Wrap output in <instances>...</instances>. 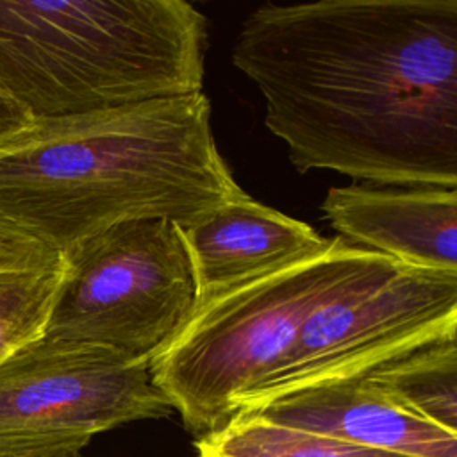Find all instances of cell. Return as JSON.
<instances>
[{
    "instance_id": "cell-15",
    "label": "cell",
    "mask_w": 457,
    "mask_h": 457,
    "mask_svg": "<svg viewBox=\"0 0 457 457\" xmlns=\"http://www.w3.org/2000/svg\"><path fill=\"white\" fill-rule=\"evenodd\" d=\"M32 123L30 116L0 86V141Z\"/></svg>"
},
{
    "instance_id": "cell-14",
    "label": "cell",
    "mask_w": 457,
    "mask_h": 457,
    "mask_svg": "<svg viewBox=\"0 0 457 457\" xmlns=\"http://www.w3.org/2000/svg\"><path fill=\"white\" fill-rule=\"evenodd\" d=\"M61 261V252L0 212V271L52 268Z\"/></svg>"
},
{
    "instance_id": "cell-9",
    "label": "cell",
    "mask_w": 457,
    "mask_h": 457,
    "mask_svg": "<svg viewBox=\"0 0 457 457\" xmlns=\"http://www.w3.org/2000/svg\"><path fill=\"white\" fill-rule=\"evenodd\" d=\"M179 228L191 262L195 307L245 280L314 255L330 243L311 225L245 191Z\"/></svg>"
},
{
    "instance_id": "cell-11",
    "label": "cell",
    "mask_w": 457,
    "mask_h": 457,
    "mask_svg": "<svg viewBox=\"0 0 457 457\" xmlns=\"http://www.w3.org/2000/svg\"><path fill=\"white\" fill-rule=\"evenodd\" d=\"M362 377L407 412L457 434L455 334L403 352Z\"/></svg>"
},
{
    "instance_id": "cell-16",
    "label": "cell",
    "mask_w": 457,
    "mask_h": 457,
    "mask_svg": "<svg viewBox=\"0 0 457 457\" xmlns=\"http://www.w3.org/2000/svg\"><path fill=\"white\" fill-rule=\"evenodd\" d=\"M73 457H86V455H82V453H79V455H73Z\"/></svg>"
},
{
    "instance_id": "cell-10",
    "label": "cell",
    "mask_w": 457,
    "mask_h": 457,
    "mask_svg": "<svg viewBox=\"0 0 457 457\" xmlns=\"http://www.w3.org/2000/svg\"><path fill=\"white\" fill-rule=\"evenodd\" d=\"M237 416H261L409 457H457V434L407 412L362 375L320 382Z\"/></svg>"
},
{
    "instance_id": "cell-1",
    "label": "cell",
    "mask_w": 457,
    "mask_h": 457,
    "mask_svg": "<svg viewBox=\"0 0 457 457\" xmlns=\"http://www.w3.org/2000/svg\"><path fill=\"white\" fill-rule=\"evenodd\" d=\"M232 62L300 173L457 186V0L262 4Z\"/></svg>"
},
{
    "instance_id": "cell-5",
    "label": "cell",
    "mask_w": 457,
    "mask_h": 457,
    "mask_svg": "<svg viewBox=\"0 0 457 457\" xmlns=\"http://www.w3.org/2000/svg\"><path fill=\"white\" fill-rule=\"evenodd\" d=\"M62 255L48 337L107 346L150 364L195 307L189 255L170 220L125 221Z\"/></svg>"
},
{
    "instance_id": "cell-6",
    "label": "cell",
    "mask_w": 457,
    "mask_h": 457,
    "mask_svg": "<svg viewBox=\"0 0 457 457\" xmlns=\"http://www.w3.org/2000/svg\"><path fill=\"white\" fill-rule=\"evenodd\" d=\"M457 332V275L403 266L378 255L345 280L302 323L278 368L236 409L375 366Z\"/></svg>"
},
{
    "instance_id": "cell-12",
    "label": "cell",
    "mask_w": 457,
    "mask_h": 457,
    "mask_svg": "<svg viewBox=\"0 0 457 457\" xmlns=\"http://www.w3.org/2000/svg\"><path fill=\"white\" fill-rule=\"evenodd\" d=\"M193 446L198 457H409L261 416H236L218 430L196 437Z\"/></svg>"
},
{
    "instance_id": "cell-3",
    "label": "cell",
    "mask_w": 457,
    "mask_h": 457,
    "mask_svg": "<svg viewBox=\"0 0 457 457\" xmlns=\"http://www.w3.org/2000/svg\"><path fill=\"white\" fill-rule=\"evenodd\" d=\"M205 45L184 0H0V86L32 121L198 93Z\"/></svg>"
},
{
    "instance_id": "cell-13",
    "label": "cell",
    "mask_w": 457,
    "mask_h": 457,
    "mask_svg": "<svg viewBox=\"0 0 457 457\" xmlns=\"http://www.w3.org/2000/svg\"><path fill=\"white\" fill-rule=\"evenodd\" d=\"M62 278L64 255L52 268L0 271V364L45 336Z\"/></svg>"
},
{
    "instance_id": "cell-8",
    "label": "cell",
    "mask_w": 457,
    "mask_h": 457,
    "mask_svg": "<svg viewBox=\"0 0 457 457\" xmlns=\"http://www.w3.org/2000/svg\"><path fill=\"white\" fill-rule=\"evenodd\" d=\"M321 211L348 245H362L409 268L457 275L455 187H330Z\"/></svg>"
},
{
    "instance_id": "cell-7",
    "label": "cell",
    "mask_w": 457,
    "mask_h": 457,
    "mask_svg": "<svg viewBox=\"0 0 457 457\" xmlns=\"http://www.w3.org/2000/svg\"><path fill=\"white\" fill-rule=\"evenodd\" d=\"M146 361L43 336L0 364V457H73L107 430L173 411Z\"/></svg>"
},
{
    "instance_id": "cell-2",
    "label": "cell",
    "mask_w": 457,
    "mask_h": 457,
    "mask_svg": "<svg viewBox=\"0 0 457 457\" xmlns=\"http://www.w3.org/2000/svg\"><path fill=\"white\" fill-rule=\"evenodd\" d=\"M239 193L204 91L34 120L0 141V212L61 253L125 221L186 227Z\"/></svg>"
},
{
    "instance_id": "cell-4",
    "label": "cell",
    "mask_w": 457,
    "mask_h": 457,
    "mask_svg": "<svg viewBox=\"0 0 457 457\" xmlns=\"http://www.w3.org/2000/svg\"><path fill=\"white\" fill-rule=\"evenodd\" d=\"M378 255L336 236L325 250L196 305L148 366L195 439L227 425L286 359L305 318Z\"/></svg>"
}]
</instances>
